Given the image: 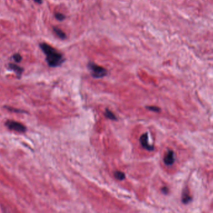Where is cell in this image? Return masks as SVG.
<instances>
[{
  "label": "cell",
  "instance_id": "cell-1",
  "mask_svg": "<svg viewBox=\"0 0 213 213\" xmlns=\"http://www.w3.org/2000/svg\"><path fill=\"white\" fill-rule=\"evenodd\" d=\"M40 48L46 55V61L51 68L60 66L65 61V58L61 53L45 42L40 44Z\"/></svg>",
  "mask_w": 213,
  "mask_h": 213
},
{
  "label": "cell",
  "instance_id": "cell-2",
  "mask_svg": "<svg viewBox=\"0 0 213 213\" xmlns=\"http://www.w3.org/2000/svg\"><path fill=\"white\" fill-rule=\"evenodd\" d=\"M88 68L91 72V74L94 78H101L106 76L107 74V71L104 68L98 66L93 62H89Z\"/></svg>",
  "mask_w": 213,
  "mask_h": 213
},
{
  "label": "cell",
  "instance_id": "cell-3",
  "mask_svg": "<svg viewBox=\"0 0 213 213\" xmlns=\"http://www.w3.org/2000/svg\"><path fill=\"white\" fill-rule=\"evenodd\" d=\"M5 125L8 129L19 133H23L27 131L26 126L23 124L17 122V121L8 120L5 123Z\"/></svg>",
  "mask_w": 213,
  "mask_h": 213
},
{
  "label": "cell",
  "instance_id": "cell-4",
  "mask_svg": "<svg viewBox=\"0 0 213 213\" xmlns=\"http://www.w3.org/2000/svg\"><path fill=\"white\" fill-rule=\"evenodd\" d=\"M148 140V133H146L141 136L139 138V142L144 149L147 151H152L154 150V146L149 145Z\"/></svg>",
  "mask_w": 213,
  "mask_h": 213
},
{
  "label": "cell",
  "instance_id": "cell-5",
  "mask_svg": "<svg viewBox=\"0 0 213 213\" xmlns=\"http://www.w3.org/2000/svg\"><path fill=\"white\" fill-rule=\"evenodd\" d=\"M164 163L167 166H172L175 161V153L171 149H168L163 159Z\"/></svg>",
  "mask_w": 213,
  "mask_h": 213
},
{
  "label": "cell",
  "instance_id": "cell-6",
  "mask_svg": "<svg viewBox=\"0 0 213 213\" xmlns=\"http://www.w3.org/2000/svg\"><path fill=\"white\" fill-rule=\"evenodd\" d=\"M8 68L9 70L13 71L18 78H20L21 77V75L24 71V69L22 67L19 66L13 63L8 64Z\"/></svg>",
  "mask_w": 213,
  "mask_h": 213
},
{
  "label": "cell",
  "instance_id": "cell-7",
  "mask_svg": "<svg viewBox=\"0 0 213 213\" xmlns=\"http://www.w3.org/2000/svg\"><path fill=\"white\" fill-rule=\"evenodd\" d=\"M192 201L191 196L189 194V192L188 188H186L182 191V202L184 204H188Z\"/></svg>",
  "mask_w": 213,
  "mask_h": 213
},
{
  "label": "cell",
  "instance_id": "cell-8",
  "mask_svg": "<svg viewBox=\"0 0 213 213\" xmlns=\"http://www.w3.org/2000/svg\"><path fill=\"white\" fill-rule=\"evenodd\" d=\"M53 31L56 33V35L58 36L61 39V40H64L66 38V34H65L61 29L58 28L57 27H53Z\"/></svg>",
  "mask_w": 213,
  "mask_h": 213
},
{
  "label": "cell",
  "instance_id": "cell-9",
  "mask_svg": "<svg viewBox=\"0 0 213 213\" xmlns=\"http://www.w3.org/2000/svg\"><path fill=\"white\" fill-rule=\"evenodd\" d=\"M114 176L115 177V178L117 180H119V181H123V180L125 179L126 177L124 173L118 171H116L114 173Z\"/></svg>",
  "mask_w": 213,
  "mask_h": 213
},
{
  "label": "cell",
  "instance_id": "cell-10",
  "mask_svg": "<svg viewBox=\"0 0 213 213\" xmlns=\"http://www.w3.org/2000/svg\"><path fill=\"white\" fill-rule=\"evenodd\" d=\"M104 115H105V116L107 117V118L109 119H111V120L117 119L115 115H114V114L111 112V111H110L109 109H106L105 113H104Z\"/></svg>",
  "mask_w": 213,
  "mask_h": 213
},
{
  "label": "cell",
  "instance_id": "cell-11",
  "mask_svg": "<svg viewBox=\"0 0 213 213\" xmlns=\"http://www.w3.org/2000/svg\"><path fill=\"white\" fill-rule=\"evenodd\" d=\"M54 16H55L56 19L60 21H63L64 19H65V18H66V16H65L63 14L60 13H56L54 15Z\"/></svg>",
  "mask_w": 213,
  "mask_h": 213
},
{
  "label": "cell",
  "instance_id": "cell-12",
  "mask_svg": "<svg viewBox=\"0 0 213 213\" xmlns=\"http://www.w3.org/2000/svg\"><path fill=\"white\" fill-rule=\"evenodd\" d=\"M13 59L14 61L16 62V63H19L22 60V56L19 54L16 53L13 56Z\"/></svg>",
  "mask_w": 213,
  "mask_h": 213
},
{
  "label": "cell",
  "instance_id": "cell-13",
  "mask_svg": "<svg viewBox=\"0 0 213 213\" xmlns=\"http://www.w3.org/2000/svg\"><path fill=\"white\" fill-rule=\"evenodd\" d=\"M5 107L8 110L12 111V112H16V113H25V111L20 110L18 109H15V108L13 107H8V106H5Z\"/></svg>",
  "mask_w": 213,
  "mask_h": 213
},
{
  "label": "cell",
  "instance_id": "cell-14",
  "mask_svg": "<svg viewBox=\"0 0 213 213\" xmlns=\"http://www.w3.org/2000/svg\"><path fill=\"white\" fill-rule=\"evenodd\" d=\"M146 107H147V109L154 111V112L158 113V112H159V111H161L160 108L158 107H156V106H147Z\"/></svg>",
  "mask_w": 213,
  "mask_h": 213
},
{
  "label": "cell",
  "instance_id": "cell-15",
  "mask_svg": "<svg viewBox=\"0 0 213 213\" xmlns=\"http://www.w3.org/2000/svg\"><path fill=\"white\" fill-rule=\"evenodd\" d=\"M161 191L163 192V194H168V193L169 192V189L167 187H164L161 189Z\"/></svg>",
  "mask_w": 213,
  "mask_h": 213
},
{
  "label": "cell",
  "instance_id": "cell-16",
  "mask_svg": "<svg viewBox=\"0 0 213 213\" xmlns=\"http://www.w3.org/2000/svg\"><path fill=\"white\" fill-rule=\"evenodd\" d=\"M34 1L39 5H41L42 3V0H34Z\"/></svg>",
  "mask_w": 213,
  "mask_h": 213
}]
</instances>
